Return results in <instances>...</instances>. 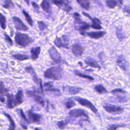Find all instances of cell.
<instances>
[{
	"label": "cell",
	"mask_w": 130,
	"mask_h": 130,
	"mask_svg": "<svg viewBox=\"0 0 130 130\" xmlns=\"http://www.w3.org/2000/svg\"><path fill=\"white\" fill-rule=\"evenodd\" d=\"M73 17L74 18V27L76 30H79L80 31V34L85 36V31L88 29L90 25L89 23L83 21L80 18V14L77 13L75 12L73 14Z\"/></svg>",
	"instance_id": "obj_1"
},
{
	"label": "cell",
	"mask_w": 130,
	"mask_h": 130,
	"mask_svg": "<svg viewBox=\"0 0 130 130\" xmlns=\"http://www.w3.org/2000/svg\"><path fill=\"white\" fill-rule=\"evenodd\" d=\"M62 69L59 67H52L47 69L44 73V76L46 78L59 80L62 78Z\"/></svg>",
	"instance_id": "obj_2"
},
{
	"label": "cell",
	"mask_w": 130,
	"mask_h": 130,
	"mask_svg": "<svg viewBox=\"0 0 130 130\" xmlns=\"http://www.w3.org/2000/svg\"><path fill=\"white\" fill-rule=\"evenodd\" d=\"M15 40L16 43L18 45L23 47L28 46L33 42L32 39L28 35L19 32L16 33Z\"/></svg>",
	"instance_id": "obj_3"
},
{
	"label": "cell",
	"mask_w": 130,
	"mask_h": 130,
	"mask_svg": "<svg viewBox=\"0 0 130 130\" xmlns=\"http://www.w3.org/2000/svg\"><path fill=\"white\" fill-rule=\"evenodd\" d=\"M75 100L82 106L87 107L88 108L90 109L93 113H96L98 112L97 109L95 108V107L92 104V103L87 100V99L79 97V96H76L75 97Z\"/></svg>",
	"instance_id": "obj_4"
},
{
	"label": "cell",
	"mask_w": 130,
	"mask_h": 130,
	"mask_svg": "<svg viewBox=\"0 0 130 130\" xmlns=\"http://www.w3.org/2000/svg\"><path fill=\"white\" fill-rule=\"evenodd\" d=\"M48 53L51 58L56 63H61L62 62L60 54L54 46H52L48 50Z\"/></svg>",
	"instance_id": "obj_5"
},
{
	"label": "cell",
	"mask_w": 130,
	"mask_h": 130,
	"mask_svg": "<svg viewBox=\"0 0 130 130\" xmlns=\"http://www.w3.org/2000/svg\"><path fill=\"white\" fill-rule=\"evenodd\" d=\"M104 109L110 113L119 114L123 112V108L120 106L106 104L103 106Z\"/></svg>",
	"instance_id": "obj_6"
},
{
	"label": "cell",
	"mask_w": 130,
	"mask_h": 130,
	"mask_svg": "<svg viewBox=\"0 0 130 130\" xmlns=\"http://www.w3.org/2000/svg\"><path fill=\"white\" fill-rule=\"evenodd\" d=\"M39 92L38 90H27L26 91V94L30 96L33 98L34 101L36 102L37 103L41 105L43 107L45 106V102L43 99V98L39 95H38V93Z\"/></svg>",
	"instance_id": "obj_7"
},
{
	"label": "cell",
	"mask_w": 130,
	"mask_h": 130,
	"mask_svg": "<svg viewBox=\"0 0 130 130\" xmlns=\"http://www.w3.org/2000/svg\"><path fill=\"white\" fill-rule=\"evenodd\" d=\"M12 21L14 24L15 28L18 30L27 31L28 28L27 26L18 17L14 16L12 17Z\"/></svg>",
	"instance_id": "obj_8"
},
{
	"label": "cell",
	"mask_w": 130,
	"mask_h": 130,
	"mask_svg": "<svg viewBox=\"0 0 130 130\" xmlns=\"http://www.w3.org/2000/svg\"><path fill=\"white\" fill-rule=\"evenodd\" d=\"M117 63L119 68L125 72H127L128 70V63L125 59L124 56L122 55H119L117 58Z\"/></svg>",
	"instance_id": "obj_9"
},
{
	"label": "cell",
	"mask_w": 130,
	"mask_h": 130,
	"mask_svg": "<svg viewBox=\"0 0 130 130\" xmlns=\"http://www.w3.org/2000/svg\"><path fill=\"white\" fill-rule=\"evenodd\" d=\"M69 115L73 118H78L81 116H84L87 118H89L86 112L81 109H75L70 111L69 113Z\"/></svg>",
	"instance_id": "obj_10"
},
{
	"label": "cell",
	"mask_w": 130,
	"mask_h": 130,
	"mask_svg": "<svg viewBox=\"0 0 130 130\" xmlns=\"http://www.w3.org/2000/svg\"><path fill=\"white\" fill-rule=\"evenodd\" d=\"M81 90V88L77 86L66 85L62 87L63 92L67 94H76L79 93Z\"/></svg>",
	"instance_id": "obj_11"
},
{
	"label": "cell",
	"mask_w": 130,
	"mask_h": 130,
	"mask_svg": "<svg viewBox=\"0 0 130 130\" xmlns=\"http://www.w3.org/2000/svg\"><path fill=\"white\" fill-rule=\"evenodd\" d=\"M27 116L29 119L28 122L32 123L39 122L42 118L41 115L40 114L33 112L32 110H30L27 111Z\"/></svg>",
	"instance_id": "obj_12"
},
{
	"label": "cell",
	"mask_w": 130,
	"mask_h": 130,
	"mask_svg": "<svg viewBox=\"0 0 130 130\" xmlns=\"http://www.w3.org/2000/svg\"><path fill=\"white\" fill-rule=\"evenodd\" d=\"M84 48L79 44H76L73 45L72 51L76 56H80L84 52Z\"/></svg>",
	"instance_id": "obj_13"
},
{
	"label": "cell",
	"mask_w": 130,
	"mask_h": 130,
	"mask_svg": "<svg viewBox=\"0 0 130 130\" xmlns=\"http://www.w3.org/2000/svg\"><path fill=\"white\" fill-rule=\"evenodd\" d=\"M106 34L105 31H90L86 32V35L90 38L94 39H99Z\"/></svg>",
	"instance_id": "obj_14"
},
{
	"label": "cell",
	"mask_w": 130,
	"mask_h": 130,
	"mask_svg": "<svg viewBox=\"0 0 130 130\" xmlns=\"http://www.w3.org/2000/svg\"><path fill=\"white\" fill-rule=\"evenodd\" d=\"M84 62L86 64H87V65L91 67H92L94 68H97L100 70L101 69V66L99 64L96 60L90 57H87V58H86L84 60Z\"/></svg>",
	"instance_id": "obj_15"
},
{
	"label": "cell",
	"mask_w": 130,
	"mask_h": 130,
	"mask_svg": "<svg viewBox=\"0 0 130 130\" xmlns=\"http://www.w3.org/2000/svg\"><path fill=\"white\" fill-rule=\"evenodd\" d=\"M8 94V89L6 88L2 82H0V101L4 103L5 102V96Z\"/></svg>",
	"instance_id": "obj_16"
},
{
	"label": "cell",
	"mask_w": 130,
	"mask_h": 130,
	"mask_svg": "<svg viewBox=\"0 0 130 130\" xmlns=\"http://www.w3.org/2000/svg\"><path fill=\"white\" fill-rule=\"evenodd\" d=\"M25 69V71H26L27 73H29V74L32 76V80H34V81L36 83H37V84L39 83V82L40 81V80H41V79L38 78V76H37V74H36V72H35L34 69L31 67H30V66H29V67H26Z\"/></svg>",
	"instance_id": "obj_17"
},
{
	"label": "cell",
	"mask_w": 130,
	"mask_h": 130,
	"mask_svg": "<svg viewBox=\"0 0 130 130\" xmlns=\"http://www.w3.org/2000/svg\"><path fill=\"white\" fill-rule=\"evenodd\" d=\"M41 52V48L39 46L33 47L30 49L31 59L32 60L35 61L38 59L39 55Z\"/></svg>",
	"instance_id": "obj_18"
},
{
	"label": "cell",
	"mask_w": 130,
	"mask_h": 130,
	"mask_svg": "<svg viewBox=\"0 0 130 130\" xmlns=\"http://www.w3.org/2000/svg\"><path fill=\"white\" fill-rule=\"evenodd\" d=\"M14 100H15V106L20 105L22 104L23 102V91L22 89H20L15 96H14Z\"/></svg>",
	"instance_id": "obj_19"
},
{
	"label": "cell",
	"mask_w": 130,
	"mask_h": 130,
	"mask_svg": "<svg viewBox=\"0 0 130 130\" xmlns=\"http://www.w3.org/2000/svg\"><path fill=\"white\" fill-rule=\"evenodd\" d=\"M91 22H92V23L90 26L92 28L95 29H98V30H100L103 28V27L101 25L102 24V22L98 18H96V17L92 18L91 20Z\"/></svg>",
	"instance_id": "obj_20"
},
{
	"label": "cell",
	"mask_w": 130,
	"mask_h": 130,
	"mask_svg": "<svg viewBox=\"0 0 130 130\" xmlns=\"http://www.w3.org/2000/svg\"><path fill=\"white\" fill-rule=\"evenodd\" d=\"M7 96V106L8 108L10 109H12L13 107H15L14 96L13 94H8Z\"/></svg>",
	"instance_id": "obj_21"
},
{
	"label": "cell",
	"mask_w": 130,
	"mask_h": 130,
	"mask_svg": "<svg viewBox=\"0 0 130 130\" xmlns=\"http://www.w3.org/2000/svg\"><path fill=\"white\" fill-rule=\"evenodd\" d=\"M54 43L57 47L61 48H64L66 49H68V46H67L64 42L63 41L62 39L61 38L56 37L55 39L54 40Z\"/></svg>",
	"instance_id": "obj_22"
},
{
	"label": "cell",
	"mask_w": 130,
	"mask_h": 130,
	"mask_svg": "<svg viewBox=\"0 0 130 130\" xmlns=\"http://www.w3.org/2000/svg\"><path fill=\"white\" fill-rule=\"evenodd\" d=\"M116 36L120 41H123L125 38V34L121 27H117L116 29Z\"/></svg>",
	"instance_id": "obj_23"
},
{
	"label": "cell",
	"mask_w": 130,
	"mask_h": 130,
	"mask_svg": "<svg viewBox=\"0 0 130 130\" xmlns=\"http://www.w3.org/2000/svg\"><path fill=\"white\" fill-rule=\"evenodd\" d=\"M40 6L42 9L47 13H50L51 11V5L49 1H43Z\"/></svg>",
	"instance_id": "obj_24"
},
{
	"label": "cell",
	"mask_w": 130,
	"mask_h": 130,
	"mask_svg": "<svg viewBox=\"0 0 130 130\" xmlns=\"http://www.w3.org/2000/svg\"><path fill=\"white\" fill-rule=\"evenodd\" d=\"M77 2L85 10H88L90 8V2L87 0H77Z\"/></svg>",
	"instance_id": "obj_25"
},
{
	"label": "cell",
	"mask_w": 130,
	"mask_h": 130,
	"mask_svg": "<svg viewBox=\"0 0 130 130\" xmlns=\"http://www.w3.org/2000/svg\"><path fill=\"white\" fill-rule=\"evenodd\" d=\"M45 91H47V92H50L51 94H52L53 96H60L61 95V92L59 90V89H56V88H54L53 87H51V88H47V89H45Z\"/></svg>",
	"instance_id": "obj_26"
},
{
	"label": "cell",
	"mask_w": 130,
	"mask_h": 130,
	"mask_svg": "<svg viewBox=\"0 0 130 130\" xmlns=\"http://www.w3.org/2000/svg\"><path fill=\"white\" fill-rule=\"evenodd\" d=\"M74 73L75 75L77 76H79L81 78H85V79H88L90 81H93L94 80V78L93 77H92L91 76H89L88 75H86V74H84L82 73H81L79 71H77V70H74Z\"/></svg>",
	"instance_id": "obj_27"
},
{
	"label": "cell",
	"mask_w": 130,
	"mask_h": 130,
	"mask_svg": "<svg viewBox=\"0 0 130 130\" xmlns=\"http://www.w3.org/2000/svg\"><path fill=\"white\" fill-rule=\"evenodd\" d=\"M13 57L16 60L20 61H23L24 60H27L29 58V56L26 54H15L13 55Z\"/></svg>",
	"instance_id": "obj_28"
},
{
	"label": "cell",
	"mask_w": 130,
	"mask_h": 130,
	"mask_svg": "<svg viewBox=\"0 0 130 130\" xmlns=\"http://www.w3.org/2000/svg\"><path fill=\"white\" fill-rule=\"evenodd\" d=\"M94 89L97 92H98L99 93H100V94L108 93L107 89L102 84H99V85H96L94 87Z\"/></svg>",
	"instance_id": "obj_29"
},
{
	"label": "cell",
	"mask_w": 130,
	"mask_h": 130,
	"mask_svg": "<svg viewBox=\"0 0 130 130\" xmlns=\"http://www.w3.org/2000/svg\"><path fill=\"white\" fill-rule=\"evenodd\" d=\"M22 13L24 15V16H25V20H26V21L27 22V23L31 26H33V20L31 17V16L29 15V14L26 12L25 10H23L22 11Z\"/></svg>",
	"instance_id": "obj_30"
},
{
	"label": "cell",
	"mask_w": 130,
	"mask_h": 130,
	"mask_svg": "<svg viewBox=\"0 0 130 130\" xmlns=\"http://www.w3.org/2000/svg\"><path fill=\"white\" fill-rule=\"evenodd\" d=\"M60 9H62L63 11L67 12H69L72 10V7L69 5L68 1H64V3L61 7Z\"/></svg>",
	"instance_id": "obj_31"
},
{
	"label": "cell",
	"mask_w": 130,
	"mask_h": 130,
	"mask_svg": "<svg viewBox=\"0 0 130 130\" xmlns=\"http://www.w3.org/2000/svg\"><path fill=\"white\" fill-rule=\"evenodd\" d=\"M4 114L7 116V117L8 118V119L10 121V126H9V128L8 130H15L16 126H15V124L14 121L12 119V118H11V117L10 116V115H9L7 113H4Z\"/></svg>",
	"instance_id": "obj_32"
},
{
	"label": "cell",
	"mask_w": 130,
	"mask_h": 130,
	"mask_svg": "<svg viewBox=\"0 0 130 130\" xmlns=\"http://www.w3.org/2000/svg\"><path fill=\"white\" fill-rule=\"evenodd\" d=\"M118 4V1L108 0L106 1L107 6L110 9H114Z\"/></svg>",
	"instance_id": "obj_33"
},
{
	"label": "cell",
	"mask_w": 130,
	"mask_h": 130,
	"mask_svg": "<svg viewBox=\"0 0 130 130\" xmlns=\"http://www.w3.org/2000/svg\"><path fill=\"white\" fill-rule=\"evenodd\" d=\"M0 25L2 29H5L6 28V19L5 16L0 13Z\"/></svg>",
	"instance_id": "obj_34"
},
{
	"label": "cell",
	"mask_w": 130,
	"mask_h": 130,
	"mask_svg": "<svg viewBox=\"0 0 130 130\" xmlns=\"http://www.w3.org/2000/svg\"><path fill=\"white\" fill-rule=\"evenodd\" d=\"M65 105L66 106V108L69 109L75 106L76 105V104L72 99H69L66 101Z\"/></svg>",
	"instance_id": "obj_35"
},
{
	"label": "cell",
	"mask_w": 130,
	"mask_h": 130,
	"mask_svg": "<svg viewBox=\"0 0 130 130\" xmlns=\"http://www.w3.org/2000/svg\"><path fill=\"white\" fill-rule=\"evenodd\" d=\"M116 96L115 98V100L120 103H125L127 101V98L126 96L123 95H117L116 94Z\"/></svg>",
	"instance_id": "obj_36"
},
{
	"label": "cell",
	"mask_w": 130,
	"mask_h": 130,
	"mask_svg": "<svg viewBox=\"0 0 130 130\" xmlns=\"http://www.w3.org/2000/svg\"><path fill=\"white\" fill-rule=\"evenodd\" d=\"M69 122V121L68 120H61V121H58L57 123V125L60 129H63L67 126V125L68 124Z\"/></svg>",
	"instance_id": "obj_37"
},
{
	"label": "cell",
	"mask_w": 130,
	"mask_h": 130,
	"mask_svg": "<svg viewBox=\"0 0 130 130\" xmlns=\"http://www.w3.org/2000/svg\"><path fill=\"white\" fill-rule=\"evenodd\" d=\"M38 25L40 30L41 31H43L47 28V25L43 21H38Z\"/></svg>",
	"instance_id": "obj_38"
},
{
	"label": "cell",
	"mask_w": 130,
	"mask_h": 130,
	"mask_svg": "<svg viewBox=\"0 0 130 130\" xmlns=\"http://www.w3.org/2000/svg\"><path fill=\"white\" fill-rule=\"evenodd\" d=\"M3 6L4 8L6 9H9L10 8L14 7V6L13 2L11 1H5V3Z\"/></svg>",
	"instance_id": "obj_39"
},
{
	"label": "cell",
	"mask_w": 130,
	"mask_h": 130,
	"mask_svg": "<svg viewBox=\"0 0 130 130\" xmlns=\"http://www.w3.org/2000/svg\"><path fill=\"white\" fill-rule=\"evenodd\" d=\"M111 92L113 94H125V93H126V91H125V90H124L123 89H122V88H116L115 89L112 90Z\"/></svg>",
	"instance_id": "obj_40"
},
{
	"label": "cell",
	"mask_w": 130,
	"mask_h": 130,
	"mask_svg": "<svg viewBox=\"0 0 130 130\" xmlns=\"http://www.w3.org/2000/svg\"><path fill=\"white\" fill-rule=\"evenodd\" d=\"M125 126L124 124H112L108 127V130H116L117 128L120 127H123Z\"/></svg>",
	"instance_id": "obj_41"
},
{
	"label": "cell",
	"mask_w": 130,
	"mask_h": 130,
	"mask_svg": "<svg viewBox=\"0 0 130 130\" xmlns=\"http://www.w3.org/2000/svg\"><path fill=\"white\" fill-rule=\"evenodd\" d=\"M17 111H18V112L19 115L20 116V117H21L24 121H25L26 122L29 123L28 120L26 118V116H25V115H24V113H23V110H22V109H18V110H17Z\"/></svg>",
	"instance_id": "obj_42"
},
{
	"label": "cell",
	"mask_w": 130,
	"mask_h": 130,
	"mask_svg": "<svg viewBox=\"0 0 130 130\" xmlns=\"http://www.w3.org/2000/svg\"><path fill=\"white\" fill-rule=\"evenodd\" d=\"M51 2L54 5H55L56 6L60 8H61V7L62 6V4L64 3V1H55V0H53V1H52Z\"/></svg>",
	"instance_id": "obj_43"
},
{
	"label": "cell",
	"mask_w": 130,
	"mask_h": 130,
	"mask_svg": "<svg viewBox=\"0 0 130 130\" xmlns=\"http://www.w3.org/2000/svg\"><path fill=\"white\" fill-rule=\"evenodd\" d=\"M4 36H5V37L6 41L10 45H13V41H12V39L10 38V37L6 33H5V34H4Z\"/></svg>",
	"instance_id": "obj_44"
},
{
	"label": "cell",
	"mask_w": 130,
	"mask_h": 130,
	"mask_svg": "<svg viewBox=\"0 0 130 130\" xmlns=\"http://www.w3.org/2000/svg\"><path fill=\"white\" fill-rule=\"evenodd\" d=\"M53 86V83L52 82H46V83H44V85L43 86V87H45V89L51 88V87H52Z\"/></svg>",
	"instance_id": "obj_45"
},
{
	"label": "cell",
	"mask_w": 130,
	"mask_h": 130,
	"mask_svg": "<svg viewBox=\"0 0 130 130\" xmlns=\"http://www.w3.org/2000/svg\"><path fill=\"white\" fill-rule=\"evenodd\" d=\"M123 11L124 12H126L128 14H129V12H130V7H129V5H127V6H125L123 8Z\"/></svg>",
	"instance_id": "obj_46"
},
{
	"label": "cell",
	"mask_w": 130,
	"mask_h": 130,
	"mask_svg": "<svg viewBox=\"0 0 130 130\" xmlns=\"http://www.w3.org/2000/svg\"><path fill=\"white\" fill-rule=\"evenodd\" d=\"M31 5L32 6V7H34V8L36 10V11H37L38 12H39V6H38V5L35 2H31Z\"/></svg>",
	"instance_id": "obj_47"
},
{
	"label": "cell",
	"mask_w": 130,
	"mask_h": 130,
	"mask_svg": "<svg viewBox=\"0 0 130 130\" xmlns=\"http://www.w3.org/2000/svg\"><path fill=\"white\" fill-rule=\"evenodd\" d=\"M82 14H83V15H84L85 16L87 17V18H89V19H90L91 20H92V17H91L90 15H89L88 13H86V12H82Z\"/></svg>",
	"instance_id": "obj_48"
},
{
	"label": "cell",
	"mask_w": 130,
	"mask_h": 130,
	"mask_svg": "<svg viewBox=\"0 0 130 130\" xmlns=\"http://www.w3.org/2000/svg\"><path fill=\"white\" fill-rule=\"evenodd\" d=\"M21 126H22V127H23V128H24V129H27V126H25V125H23V124H21Z\"/></svg>",
	"instance_id": "obj_49"
},
{
	"label": "cell",
	"mask_w": 130,
	"mask_h": 130,
	"mask_svg": "<svg viewBox=\"0 0 130 130\" xmlns=\"http://www.w3.org/2000/svg\"><path fill=\"white\" fill-rule=\"evenodd\" d=\"M35 130H42V129H40V128H39L38 127H36V128H35Z\"/></svg>",
	"instance_id": "obj_50"
}]
</instances>
